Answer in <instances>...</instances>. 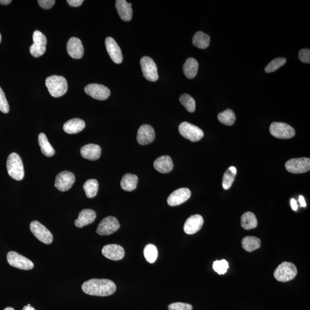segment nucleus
<instances>
[{
    "instance_id": "obj_19",
    "label": "nucleus",
    "mask_w": 310,
    "mask_h": 310,
    "mask_svg": "<svg viewBox=\"0 0 310 310\" xmlns=\"http://www.w3.org/2000/svg\"><path fill=\"white\" fill-rule=\"evenodd\" d=\"M67 51L69 55L72 58L81 59L84 53V46L81 40L77 37L70 38L67 44Z\"/></svg>"
},
{
    "instance_id": "obj_1",
    "label": "nucleus",
    "mask_w": 310,
    "mask_h": 310,
    "mask_svg": "<svg viewBox=\"0 0 310 310\" xmlns=\"http://www.w3.org/2000/svg\"><path fill=\"white\" fill-rule=\"evenodd\" d=\"M83 292L87 295L107 296L112 295L116 290V286L109 279H92L85 281L82 286Z\"/></svg>"
},
{
    "instance_id": "obj_49",
    "label": "nucleus",
    "mask_w": 310,
    "mask_h": 310,
    "mask_svg": "<svg viewBox=\"0 0 310 310\" xmlns=\"http://www.w3.org/2000/svg\"><path fill=\"white\" fill-rule=\"evenodd\" d=\"M1 42V34H0V43Z\"/></svg>"
},
{
    "instance_id": "obj_37",
    "label": "nucleus",
    "mask_w": 310,
    "mask_h": 310,
    "mask_svg": "<svg viewBox=\"0 0 310 310\" xmlns=\"http://www.w3.org/2000/svg\"><path fill=\"white\" fill-rule=\"evenodd\" d=\"M286 63V59L284 58H278L275 59L273 61L269 63V64L266 66L265 69V71L267 73H271L273 72L277 69H279L283 66Z\"/></svg>"
},
{
    "instance_id": "obj_13",
    "label": "nucleus",
    "mask_w": 310,
    "mask_h": 310,
    "mask_svg": "<svg viewBox=\"0 0 310 310\" xmlns=\"http://www.w3.org/2000/svg\"><path fill=\"white\" fill-rule=\"evenodd\" d=\"M85 92L94 99L100 101L106 100L110 95L108 88L104 85L96 84L87 85L85 88Z\"/></svg>"
},
{
    "instance_id": "obj_42",
    "label": "nucleus",
    "mask_w": 310,
    "mask_h": 310,
    "mask_svg": "<svg viewBox=\"0 0 310 310\" xmlns=\"http://www.w3.org/2000/svg\"><path fill=\"white\" fill-rule=\"evenodd\" d=\"M37 2L40 7L44 9L52 8L55 3V0H39Z\"/></svg>"
},
{
    "instance_id": "obj_15",
    "label": "nucleus",
    "mask_w": 310,
    "mask_h": 310,
    "mask_svg": "<svg viewBox=\"0 0 310 310\" xmlns=\"http://www.w3.org/2000/svg\"><path fill=\"white\" fill-rule=\"evenodd\" d=\"M191 195V191L189 189H179L169 195L167 199V203L170 207H176L188 201Z\"/></svg>"
},
{
    "instance_id": "obj_33",
    "label": "nucleus",
    "mask_w": 310,
    "mask_h": 310,
    "mask_svg": "<svg viewBox=\"0 0 310 310\" xmlns=\"http://www.w3.org/2000/svg\"><path fill=\"white\" fill-rule=\"evenodd\" d=\"M236 174V168L233 166L230 167L224 172L223 180V186L224 189L227 190L231 188L235 181Z\"/></svg>"
},
{
    "instance_id": "obj_47",
    "label": "nucleus",
    "mask_w": 310,
    "mask_h": 310,
    "mask_svg": "<svg viewBox=\"0 0 310 310\" xmlns=\"http://www.w3.org/2000/svg\"><path fill=\"white\" fill-rule=\"evenodd\" d=\"M23 310H36L33 307H32L30 305H28L24 307Z\"/></svg>"
},
{
    "instance_id": "obj_2",
    "label": "nucleus",
    "mask_w": 310,
    "mask_h": 310,
    "mask_svg": "<svg viewBox=\"0 0 310 310\" xmlns=\"http://www.w3.org/2000/svg\"><path fill=\"white\" fill-rule=\"evenodd\" d=\"M46 86L52 96L55 98L64 96L68 89L67 80L62 76L52 75L47 78Z\"/></svg>"
},
{
    "instance_id": "obj_27",
    "label": "nucleus",
    "mask_w": 310,
    "mask_h": 310,
    "mask_svg": "<svg viewBox=\"0 0 310 310\" xmlns=\"http://www.w3.org/2000/svg\"><path fill=\"white\" fill-rule=\"evenodd\" d=\"M198 63L195 59L189 58L187 59L183 67L186 77L189 79L195 78L198 73Z\"/></svg>"
},
{
    "instance_id": "obj_11",
    "label": "nucleus",
    "mask_w": 310,
    "mask_h": 310,
    "mask_svg": "<svg viewBox=\"0 0 310 310\" xmlns=\"http://www.w3.org/2000/svg\"><path fill=\"white\" fill-rule=\"evenodd\" d=\"M6 258L9 265L20 270H30L34 267L33 262L17 252L14 251L8 252Z\"/></svg>"
},
{
    "instance_id": "obj_16",
    "label": "nucleus",
    "mask_w": 310,
    "mask_h": 310,
    "mask_svg": "<svg viewBox=\"0 0 310 310\" xmlns=\"http://www.w3.org/2000/svg\"><path fill=\"white\" fill-rule=\"evenodd\" d=\"M105 46L107 52L112 61L116 64L121 63L123 60L121 50L115 40L111 37H107Z\"/></svg>"
},
{
    "instance_id": "obj_9",
    "label": "nucleus",
    "mask_w": 310,
    "mask_h": 310,
    "mask_svg": "<svg viewBox=\"0 0 310 310\" xmlns=\"http://www.w3.org/2000/svg\"><path fill=\"white\" fill-rule=\"evenodd\" d=\"M30 230L40 241L46 244H50L52 243L53 236L52 232L38 221H34L31 223Z\"/></svg>"
},
{
    "instance_id": "obj_35",
    "label": "nucleus",
    "mask_w": 310,
    "mask_h": 310,
    "mask_svg": "<svg viewBox=\"0 0 310 310\" xmlns=\"http://www.w3.org/2000/svg\"><path fill=\"white\" fill-rule=\"evenodd\" d=\"M144 255L146 260L151 264H153L157 260L158 251L156 246L154 244H148L144 250Z\"/></svg>"
},
{
    "instance_id": "obj_25",
    "label": "nucleus",
    "mask_w": 310,
    "mask_h": 310,
    "mask_svg": "<svg viewBox=\"0 0 310 310\" xmlns=\"http://www.w3.org/2000/svg\"><path fill=\"white\" fill-rule=\"evenodd\" d=\"M85 122L80 119H73L66 122L63 125V130L68 134H76L84 130Z\"/></svg>"
},
{
    "instance_id": "obj_3",
    "label": "nucleus",
    "mask_w": 310,
    "mask_h": 310,
    "mask_svg": "<svg viewBox=\"0 0 310 310\" xmlns=\"http://www.w3.org/2000/svg\"><path fill=\"white\" fill-rule=\"evenodd\" d=\"M9 175L12 178L20 181L24 177V169L23 161L17 153L9 155L6 162Z\"/></svg>"
},
{
    "instance_id": "obj_48",
    "label": "nucleus",
    "mask_w": 310,
    "mask_h": 310,
    "mask_svg": "<svg viewBox=\"0 0 310 310\" xmlns=\"http://www.w3.org/2000/svg\"><path fill=\"white\" fill-rule=\"evenodd\" d=\"M4 310H15L14 308H6Z\"/></svg>"
},
{
    "instance_id": "obj_29",
    "label": "nucleus",
    "mask_w": 310,
    "mask_h": 310,
    "mask_svg": "<svg viewBox=\"0 0 310 310\" xmlns=\"http://www.w3.org/2000/svg\"><path fill=\"white\" fill-rule=\"evenodd\" d=\"M210 42V36L208 34L204 33L203 32H197L192 38L193 44L199 49H207L209 46Z\"/></svg>"
},
{
    "instance_id": "obj_34",
    "label": "nucleus",
    "mask_w": 310,
    "mask_h": 310,
    "mask_svg": "<svg viewBox=\"0 0 310 310\" xmlns=\"http://www.w3.org/2000/svg\"><path fill=\"white\" fill-rule=\"evenodd\" d=\"M218 119L222 124L231 126L233 125L236 121V116L233 110L229 109L220 113L218 115Z\"/></svg>"
},
{
    "instance_id": "obj_31",
    "label": "nucleus",
    "mask_w": 310,
    "mask_h": 310,
    "mask_svg": "<svg viewBox=\"0 0 310 310\" xmlns=\"http://www.w3.org/2000/svg\"><path fill=\"white\" fill-rule=\"evenodd\" d=\"M241 224L243 229L250 230L258 226V221L255 215L252 212H246L241 218Z\"/></svg>"
},
{
    "instance_id": "obj_24",
    "label": "nucleus",
    "mask_w": 310,
    "mask_h": 310,
    "mask_svg": "<svg viewBox=\"0 0 310 310\" xmlns=\"http://www.w3.org/2000/svg\"><path fill=\"white\" fill-rule=\"evenodd\" d=\"M154 166L158 172L169 173L173 170V164L172 158L167 155L160 156L154 161Z\"/></svg>"
},
{
    "instance_id": "obj_7",
    "label": "nucleus",
    "mask_w": 310,
    "mask_h": 310,
    "mask_svg": "<svg viewBox=\"0 0 310 310\" xmlns=\"http://www.w3.org/2000/svg\"><path fill=\"white\" fill-rule=\"evenodd\" d=\"M287 172L290 173L299 174L309 172L310 170V160L309 158H295L287 161L285 164Z\"/></svg>"
},
{
    "instance_id": "obj_5",
    "label": "nucleus",
    "mask_w": 310,
    "mask_h": 310,
    "mask_svg": "<svg viewBox=\"0 0 310 310\" xmlns=\"http://www.w3.org/2000/svg\"><path fill=\"white\" fill-rule=\"evenodd\" d=\"M179 131L183 138L192 142L201 140L204 136L202 129L188 122H183L179 125Z\"/></svg>"
},
{
    "instance_id": "obj_40",
    "label": "nucleus",
    "mask_w": 310,
    "mask_h": 310,
    "mask_svg": "<svg viewBox=\"0 0 310 310\" xmlns=\"http://www.w3.org/2000/svg\"><path fill=\"white\" fill-rule=\"evenodd\" d=\"M169 310H192V306L188 303L176 302L169 306Z\"/></svg>"
},
{
    "instance_id": "obj_17",
    "label": "nucleus",
    "mask_w": 310,
    "mask_h": 310,
    "mask_svg": "<svg viewBox=\"0 0 310 310\" xmlns=\"http://www.w3.org/2000/svg\"><path fill=\"white\" fill-rule=\"evenodd\" d=\"M102 254L110 260L119 261L124 258L125 251L121 246L118 244H109L103 246Z\"/></svg>"
},
{
    "instance_id": "obj_12",
    "label": "nucleus",
    "mask_w": 310,
    "mask_h": 310,
    "mask_svg": "<svg viewBox=\"0 0 310 310\" xmlns=\"http://www.w3.org/2000/svg\"><path fill=\"white\" fill-rule=\"evenodd\" d=\"M120 225L118 219L116 218L109 216L102 221L99 224L97 229V233L101 236H107L118 231Z\"/></svg>"
},
{
    "instance_id": "obj_46",
    "label": "nucleus",
    "mask_w": 310,
    "mask_h": 310,
    "mask_svg": "<svg viewBox=\"0 0 310 310\" xmlns=\"http://www.w3.org/2000/svg\"><path fill=\"white\" fill-rule=\"evenodd\" d=\"M12 2L11 0H0V4L2 5H8Z\"/></svg>"
},
{
    "instance_id": "obj_21",
    "label": "nucleus",
    "mask_w": 310,
    "mask_h": 310,
    "mask_svg": "<svg viewBox=\"0 0 310 310\" xmlns=\"http://www.w3.org/2000/svg\"><path fill=\"white\" fill-rule=\"evenodd\" d=\"M96 213L91 209L82 210L77 220L75 221V225L79 228H81L88 224H92L96 218Z\"/></svg>"
},
{
    "instance_id": "obj_39",
    "label": "nucleus",
    "mask_w": 310,
    "mask_h": 310,
    "mask_svg": "<svg viewBox=\"0 0 310 310\" xmlns=\"http://www.w3.org/2000/svg\"><path fill=\"white\" fill-rule=\"evenodd\" d=\"M0 111L4 113H8L9 112L8 101L1 87H0Z\"/></svg>"
},
{
    "instance_id": "obj_44",
    "label": "nucleus",
    "mask_w": 310,
    "mask_h": 310,
    "mask_svg": "<svg viewBox=\"0 0 310 310\" xmlns=\"http://www.w3.org/2000/svg\"><path fill=\"white\" fill-rule=\"evenodd\" d=\"M291 206H292L293 210L296 211L298 210V205H297V202L295 199H291Z\"/></svg>"
},
{
    "instance_id": "obj_26",
    "label": "nucleus",
    "mask_w": 310,
    "mask_h": 310,
    "mask_svg": "<svg viewBox=\"0 0 310 310\" xmlns=\"http://www.w3.org/2000/svg\"><path fill=\"white\" fill-rule=\"evenodd\" d=\"M138 177L132 173H126L123 176L121 181V187L126 191H132L137 188Z\"/></svg>"
},
{
    "instance_id": "obj_32",
    "label": "nucleus",
    "mask_w": 310,
    "mask_h": 310,
    "mask_svg": "<svg viewBox=\"0 0 310 310\" xmlns=\"http://www.w3.org/2000/svg\"><path fill=\"white\" fill-rule=\"evenodd\" d=\"M99 182L96 179L87 180L85 183L84 189L86 193V197L88 198H93L96 197L99 191Z\"/></svg>"
},
{
    "instance_id": "obj_23",
    "label": "nucleus",
    "mask_w": 310,
    "mask_h": 310,
    "mask_svg": "<svg viewBox=\"0 0 310 310\" xmlns=\"http://www.w3.org/2000/svg\"><path fill=\"white\" fill-rule=\"evenodd\" d=\"M116 7L120 18L123 21H129L132 20L133 11L131 3L125 0H118L116 1Z\"/></svg>"
},
{
    "instance_id": "obj_30",
    "label": "nucleus",
    "mask_w": 310,
    "mask_h": 310,
    "mask_svg": "<svg viewBox=\"0 0 310 310\" xmlns=\"http://www.w3.org/2000/svg\"><path fill=\"white\" fill-rule=\"evenodd\" d=\"M242 246L246 251L251 252L260 248L261 240L258 237L246 236L242 240Z\"/></svg>"
},
{
    "instance_id": "obj_10",
    "label": "nucleus",
    "mask_w": 310,
    "mask_h": 310,
    "mask_svg": "<svg viewBox=\"0 0 310 310\" xmlns=\"http://www.w3.org/2000/svg\"><path fill=\"white\" fill-rule=\"evenodd\" d=\"M140 65L144 77L148 81L156 82L159 79L156 63L153 59L144 56L140 60Z\"/></svg>"
},
{
    "instance_id": "obj_22",
    "label": "nucleus",
    "mask_w": 310,
    "mask_h": 310,
    "mask_svg": "<svg viewBox=\"0 0 310 310\" xmlns=\"http://www.w3.org/2000/svg\"><path fill=\"white\" fill-rule=\"evenodd\" d=\"M82 156L89 160H97L101 154V148L99 145L89 144L84 145L81 149Z\"/></svg>"
},
{
    "instance_id": "obj_4",
    "label": "nucleus",
    "mask_w": 310,
    "mask_h": 310,
    "mask_svg": "<svg viewBox=\"0 0 310 310\" xmlns=\"http://www.w3.org/2000/svg\"><path fill=\"white\" fill-rule=\"evenodd\" d=\"M298 271L292 262L284 261L274 272V277L280 282H287L293 280L296 276Z\"/></svg>"
},
{
    "instance_id": "obj_20",
    "label": "nucleus",
    "mask_w": 310,
    "mask_h": 310,
    "mask_svg": "<svg viewBox=\"0 0 310 310\" xmlns=\"http://www.w3.org/2000/svg\"><path fill=\"white\" fill-rule=\"evenodd\" d=\"M204 224V218L201 215L195 214L186 220L184 231L188 235H194L202 228Z\"/></svg>"
},
{
    "instance_id": "obj_45",
    "label": "nucleus",
    "mask_w": 310,
    "mask_h": 310,
    "mask_svg": "<svg viewBox=\"0 0 310 310\" xmlns=\"http://www.w3.org/2000/svg\"><path fill=\"white\" fill-rule=\"evenodd\" d=\"M299 201L300 205L302 207H306V203L304 197L302 195H300L299 197Z\"/></svg>"
},
{
    "instance_id": "obj_6",
    "label": "nucleus",
    "mask_w": 310,
    "mask_h": 310,
    "mask_svg": "<svg viewBox=\"0 0 310 310\" xmlns=\"http://www.w3.org/2000/svg\"><path fill=\"white\" fill-rule=\"evenodd\" d=\"M270 131L274 137L280 139L291 138L295 135V131L292 126L284 122L272 123Z\"/></svg>"
},
{
    "instance_id": "obj_43",
    "label": "nucleus",
    "mask_w": 310,
    "mask_h": 310,
    "mask_svg": "<svg viewBox=\"0 0 310 310\" xmlns=\"http://www.w3.org/2000/svg\"><path fill=\"white\" fill-rule=\"evenodd\" d=\"M67 2L69 6L78 7L82 4L84 1L83 0H68Z\"/></svg>"
},
{
    "instance_id": "obj_41",
    "label": "nucleus",
    "mask_w": 310,
    "mask_h": 310,
    "mask_svg": "<svg viewBox=\"0 0 310 310\" xmlns=\"http://www.w3.org/2000/svg\"><path fill=\"white\" fill-rule=\"evenodd\" d=\"M299 58L303 63H310V50L308 49H302L299 52Z\"/></svg>"
},
{
    "instance_id": "obj_38",
    "label": "nucleus",
    "mask_w": 310,
    "mask_h": 310,
    "mask_svg": "<svg viewBox=\"0 0 310 310\" xmlns=\"http://www.w3.org/2000/svg\"><path fill=\"white\" fill-rule=\"evenodd\" d=\"M213 269L219 275H224L229 268V263L225 260L215 261L213 263Z\"/></svg>"
},
{
    "instance_id": "obj_8",
    "label": "nucleus",
    "mask_w": 310,
    "mask_h": 310,
    "mask_svg": "<svg viewBox=\"0 0 310 310\" xmlns=\"http://www.w3.org/2000/svg\"><path fill=\"white\" fill-rule=\"evenodd\" d=\"M33 41L34 43L30 48V53L34 58H39L46 52L47 38L39 31H35L33 34Z\"/></svg>"
},
{
    "instance_id": "obj_14",
    "label": "nucleus",
    "mask_w": 310,
    "mask_h": 310,
    "mask_svg": "<svg viewBox=\"0 0 310 310\" xmlns=\"http://www.w3.org/2000/svg\"><path fill=\"white\" fill-rule=\"evenodd\" d=\"M75 181L73 173L69 172H63L57 175L55 181V187L58 190L65 192L71 188Z\"/></svg>"
},
{
    "instance_id": "obj_28",
    "label": "nucleus",
    "mask_w": 310,
    "mask_h": 310,
    "mask_svg": "<svg viewBox=\"0 0 310 310\" xmlns=\"http://www.w3.org/2000/svg\"><path fill=\"white\" fill-rule=\"evenodd\" d=\"M38 142H39L41 151L44 155L47 157H52L54 155L55 151L52 144L50 143L46 135L43 133H41L39 134V137H38Z\"/></svg>"
},
{
    "instance_id": "obj_36",
    "label": "nucleus",
    "mask_w": 310,
    "mask_h": 310,
    "mask_svg": "<svg viewBox=\"0 0 310 310\" xmlns=\"http://www.w3.org/2000/svg\"><path fill=\"white\" fill-rule=\"evenodd\" d=\"M180 103L185 107L189 113H193L195 110V101L193 98L188 94H183L179 98Z\"/></svg>"
},
{
    "instance_id": "obj_18",
    "label": "nucleus",
    "mask_w": 310,
    "mask_h": 310,
    "mask_svg": "<svg viewBox=\"0 0 310 310\" xmlns=\"http://www.w3.org/2000/svg\"><path fill=\"white\" fill-rule=\"evenodd\" d=\"M155 138L154 129L151 125H143L138 129L137 140L138 144L145 145L153 143Z\"/></svg>"
}]
</instances>
